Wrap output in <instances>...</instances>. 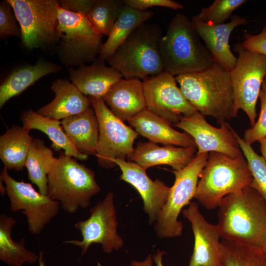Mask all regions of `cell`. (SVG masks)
<instances>
[{"instance_id": "1", "label": "cell", "mask_w": 266, "mask_h": 266, "mask_svg": "<svg viewBox=\"0 0 266 266\" xmlns=\"http://www.w3.org/2000/svg\"><path fill=\"white\" fill-rule=\"evenodd\" d=\"M221 238L261 249L266 242V202L250 186L229 194L218 206Z\"/></svg>"}, {"instance_id": "2", "label": "cell", "mask_w": 266, "mask_h": 266, "mask_svg": "<svg viewBox=\"0 0 266 266\" xmlns=\"http://www.w3.org/2000/svg\"><path fill=\"white\" fill-rule=\"evenodd\" d=\"M175 78L187 100L204 116L220 124L237 116L230 72L219 63Z\"/></svg>"}, {"instance_id": "3", "label": "cell", "mask_w": 266, "mask_h": 266, "mask_svg": "<svg viewBox=\"0 0 266 266\" xmlns=\"http://www.w3.org/2000/svg\"><path fill=\"white\" fill-rule=\"evenodd\" d=\"M160 48L164 71L174 76L203 70L215 62L192 21L183 13L171 18Z\"/></svg>"}, {"instance_id": "4", "label": "cell", "mask_w": 266, "mask_h": 266, "mask_svg": "<svg viewBox=\"0 0 266 266\" xmlns=\"http://www.w3.org/2000/svg\"><path fill=\"white\" fill-rule=\"evenodd\" d=\"M161 28L145 23L137 27L107 60L124 78L144 79L164 71L160 43Z\"/></svg>"}, {"instance_id": "5", "label": "cell", "mask_w": 266, "mask_h": 266, "mask_svg": "<svg viewBox=\"0 0 266 266\" xmlns=\"http://www.w3.org/2000/svg\"><path fill=\"white\" fill-rule=\"evenodd\" d=\"M200 177L194 198L209 210L218 207L225 196L250 186L252 181L243 153L233 158L219 152L209 153Z\"/></svg>"}, {"instance_id": "6", "label": "cell", "mask_w": 266, "mask_h": 266, "mask_svg": "<svg viewBox=\"0 0 266 266\" xmlns=\"http://www.w3.org/2000/svg\"><path fill=\"white\" fill-rule=\"evenodd\" d=\"M100 190L91 168L60 152L48 174L47 195L51 199L58 201L64 211L73 214L79 208H87Z\"/></svg>"}, {"instance_id": "7", "label": "cell", "mask_w": 266, "mask_h": 266, "mask_svg": "<svg viewBox=\"0 0 266 266\" xmlns=\"http://www.w3.org/2000/svg\"><path fill=\"white\" fill-rule=\"evenodd\" d=\"M57 9L60 33L57 52L61 62L69 67L92 63L100 55L103 35L94 29L86 15L67 11L58 3Z\"/></svg>"}, {"instance_id": "8", "label": "cell", "mask_w": 266, "mask_h": 266, "mask_svg": "<svg viewBox=\"0 0 266 266\" xmlns=\"http://www.w3.org/2000/svg\"><path fill=\"white\" fill-rule=\"evenodd\" d=\"M20 27L26 48L57 46L59 39L56 0H8Z\"/></svg>"}, {"instance_id": "9", "label": "cell", "mask_w": 266, "mask_h": 266, "mask_svg": "<svg viewBox=\"0 0 266 266\" xmlns=\"http://www.w3.org/2000/svg\"><path fill=\"white\" fill-rule=\"evenodd\" d=\"M208 153L197 154L193 161L179 170H172L175 181L168 199L154 223V230L161 238L180 236L183 223L178 220L180 213L194 198L198 180L204 167Z\"/></svg>"}, {"instance_id": "10", "label": "cell", "mask_w": 266, "mask_h": 266, "mask_svg": "<svg viewBox=\"0 0 266 266\" xmlns=\"http://www.w3.org/2000/svg\"><path fill=\"white\" fill-rule=\"evenodd\" d=\"M98 119L99 142L96 157L103 168H111L115 159L130 160L139 134L115 116L101 97H88Z\"/></svg>"}, {"instance_id": "11", "label": "cell", "mask_w": 266, "mask_h": 266, "mask_svg": "<svg viewBox=\"0 0 266 266\" xmlns=\"http://www.w3.org/2000/svg\"><path fill=\"white\" fill-rule=\"evenodd\" d=\"M233 50L237 57L230 74L235 110L237 113L240 109L244 111L252 127L255 123L257 102L266 76V56L247 50L242 43L235 44Z\"/></svg>"}, {"instance_id": "12", "label": "cell", "mask_w": 266, "mask_h": 266, "mask_svg": "<svg viewBox=\"0 0 266 266\" xmlns=\"http://www.w3.org/2000/svg\"><path fill=\"white\" fill-rule=\"evenodd\" d=\"M90 212L87 219L79 221L74 225L80 232L81 240H67L64 243L79 247L82 255L94 243L100 244L103 251L107 253L122 248L124 243L117 232L118 222L114 194L108 192L102 200L90 209Z\"/></svg>"}, {"instance_id": "13", "label": "cell", "mask_w": 266, "mask_h": 266, "mask_svg": "<svg viewBox=\"0 0 266 266\" xmlns=\"http://www.w3.org/2000/svg\"><path fill=\"white\" fill-rule=\"evenodd\" d=\"M0 179L5 184L10 210L14 213L22 210L27 218L29 232L33 234H40L58 214L60 203L36 191L31 183L16 180L4 167Z\"/></svg>"}, {"instance_id": "14", "label": "cell", "mask_w": 266, "mask_h": 266, "mask_svg": "<svg viewBox=\"0 0 266 266\" xmlns=\"http://www.w3.org/2000/svg\"><path fill=\"white\" fill-rule=\"evenodd\" d=\"M143 80L147 109L171 126L198 111L185 98L171 74L164 71Z\"/></svg>"}, {"instance_id": "15", "label": "cell", "mask_w": 266, "mask_h": 266, "mask_svg": "<svg viewBox=\"0 0 266 266\" xmlns=\"http://www.w3.org/2000/svg\"><path fill=\"white\" fill-rule=\"evenodd\" d=\"M215 127L208 123L205 116L198 111L183 117L173 126L181 129L194 140L197 154L216 152L235 158L242 154L233 133V129L227 122Z\"/></svg>"}, {"instance_id": "16", "label": "cell", "mask_w": 266, "mask_h": 266, "mask_svg": "<svg viewBox=\"0 0 266 266\" xmlns=\"http://www.w3.org/2000/svg\"><path fill=\"white\" fill-rule=\"evenodd\" d=\"M182 212L191 223L194 236V249L188 266H223L221 237L216 225L206 220L195 202H190Z\"/></svg>"}, {"instance_id": "17", "label": "cell", "mask_w": 266, "mask_h": 266, "mask_svg": "<svg viewBox=\"0 0 266 266\" xmlns=\"http://www.w3.org/2000/svg\"><path fill=\"white\" fill-rule=\"evenodd\" d=\"M113 162L122 171L120 179L131 184L139 194L149 224L155 223L168 199L170 187L158 179H151L146 170L133 162L115 159Z\"/></svg>"}, {"instance_id": "18", "label": "cell", "mask_w": 266, "mask_h": 266, "mask_svg": "<svg viewBox=\"0 0 266 266\" xmlns=\"http://www.w3.org/2000/svg\"><path fill=\"white\" fill-rule=\"evenodd\" d=\"M191 21L215 62L229 72L232 70L235 65L236 57L231 50L230 37L236 27L248 23L246 17L234 15L230 22L222 24L204 22L196 15L192 17Z\"/></svg>"}, {"instance_id": "19", "label": "cell", "mask_w": 266, "mask_h": 266, "mask_svg": "<svg viewBox=\"0 0 266 266\" xmlns=\"http://www.w3.org/2000/svg\"><path fill=\"white\" fill-rule=\"evenodd\" d=\"M111 112L129 121L146 109L143 82L137 78H121L102 97Z\"/></svg>"}, {"instance_id": "20", "label": "cell", "mask_w": 266, "mask_h": 266, "mask_svg": "<svg viewBox=\"0 0 266 266\" xmlns=\"http://www.w3.org/2000/svg\"><path fill=\"white\" fill-rule=\"evenodd\" d=\"M197 147L174 146H160L151 141L139 142L130 160L146 170L159 165H168L173 170H179L194 159Z\"/></svg>"}, {"instance_id": "21", "label": "cell", "mask_w": 266, "mask_h": 266, "mask_svg": "<svg viewBox=\"0 0 266 266\" xmlns=\"http://www.w3.org/2000/svg\"><path fill=\"white\" fill-rule=\"evenodd\" d=\"M104 62L97 59L89 65L69 67L71 82L85 96L102 98L123 78L120 72Z\"/></svg>"}, {"instance_id": "22", "label": "cell", "mask_w": 266, "mask_h": 266, "mask_svg": "<svg viewBox=\"0 0 266 266\" xmlns=\"http://www.w3.org/2000/svg\"><path fill=\"white\" fill-rule=\"evenodd\" d=\"M128 122L139 134L149 141L165 146L197 147L194 140L189 134L174 129L165 120L147 108Z\"/></svg>"}, {"instance_id": "23", "label": "cell", "mask_w": 266, "mask_h": 266, "mask_svg": "<svg viewBox=\"0 0 266 266\" xmlns=\"http://www.w3.org/2000/svg\"><path fill=\"white\" fill-rule=\"evenodd\" d=\"M51 89L55 95L54 99L36 111L43 116L62 120L81 113L91 106L89 98L66 79L56 80Z\"/></svg>"}, {"instance_id": "24", "label": "cell", "mask_w": 266, "mask_h": 266, "mask_svg": "<svg viewBox=\"0 0 266 266\" xmlns=\"http://www.w3.org/2000/svg\"><path fill=\"white\" fill-rule=\"evenodd\" d=\"M66 134L80 153L96 156L99 142V123L91 106L83 112L61 120Z\"/></svg>"}, {"instance_id": "25", "label": "cell", "mask_w": 266, "mask_h": 266, "mask_svg": "<svg viewBox=\"0 0 266 266\" xmlns=\"http://www.w3.org/2000/svg\"><path fill=\"white\" fill-rule=\"evenodd\" d=\"M62 66L44 59L34 65L24 66L13 70L0 86V108L11 98L16 96L47 75L57 73Z\"/></svg>"}, {"instance_id": "26", "label": "cell", "mask_w": 266, "mask_h": 266, "mask_svg": "<svg viewBox=\"0 0 266 266\" xmlns=\"http://www.w3.org/2000/svg\"><path fill=\"white\" fill-rule=\"evenodd\" d=\"M20 119L23 126L28 130H37L47 134L52 142L51 146L55 151L63 150L66 155L81 161L88 159V155L80 153L74 146L60 120L43 116L31 109L23 112Z\"/></svg>"}, {"instance_id": "27", "label": "cell", "mask_w": 266, "mask_h": 266, "mask_svg": "<svg viewBox=\"0 0 266 266\" xmlns=\"http://www.w3.org/2000/svg\"><path fill=\"white\" fill-rule=\"evenodd\" d=\"M153 15L151 11H140L125 4L97 59L106 61L137 27Z\"/></svg>"}, {"instance_id": "28", "label": "cell", "mask_w": 266, "mask_h": 266, "mask_svg": "<svg viewBox=\"0 0 266 266\" xmlns=\"http://www.w3.org/2000/svg\"><path fill=\"white\" fill-rule=\"evenodd\" d=\"M30 130L13 125L0 136V158L7 170L20 171L25 167L33 140Z\"/></svg>"}, {"instance_id": "29", "label": "cell", "mask_w": 266, "mask_h": 266, "mask_svg": "<svg viewBox=\"0 0 266 266\" xmlns=\"http://www.w3.org/2000/svg\"><path fill=\"white\" fill-rule=\"evenodd\" d=\"M16 223L12 216L4 213L0 216V260L8 266L34 264L39 256L25 248V239L15 242L11 238L12 228Z\"/></svg>"}, {"instance_id": "30", "label": "cell", "mask_w": 266, "mask_h": 266, "mask_svg": "<svg viewBox=\"0 0 266 266\" xmlns=\"http://www.w3.org/2000/svg\"><path fill=\"white\" fill-rule=\"evenodd\" d=\"M56 160L52 150L44 144L42 139H33L25 166L28 170L29 179L43 195L48 194V174Z\"/></svg>"}, {"instance_id": "31", "label": "cell", "mask_w": 266, "mask_h": 266, "mask_svg": "<svg viewBox=\"0 0 266 266\" xmlns=\"http://www.w3.org/2000/svg\"><path fill=\"white\" fill-rule=\"evenodd\" d=\"M223 266H266L261 249L221 238Z\"/></svg>"}, {"instance_id": "32", "label": "cell", "mask_w": 266, "mask_h": 266, "mask_svg": "<svg viewBox=\"0 0 266 266\" xmlns=\"http://www.w3.org/2000/svg\"><path fill=\"white\" fill-rule=\"evenodd\" d=\"M124 4L122 0H95L86 16L98 33L108 36Z\"/></svg>"}, {"instance_id": "33", "label": "cell", "mask_w": 266, "mask_h": 266, "mask_svg": "<svg viewBox=\"0 0 266 266\" xmlns=\"http://www.w3.org/2000/svg\"><path fill=\"white\" fill-rule=\"evenodd\" d=\"M233 133L247 160L252 176L250 187L255 190L266 202V161L259 155L251 145L246 142L233 129Z\"/></svg>"}, {"instance_id": "34", "label": "cell", "mask_w": 266, "mask_h": 266, "mask_svg": "<svg viewBox=\"0 0 266 266\" xmlns=\"http://www.w3.org/2000/svg\"><path fill=\"white\" fill-rule=\"evenodd\" d=\"M246 1L245 0H215L209 6L201 8L196 16L205 23L224 24L232 17L236 9Z\"/></svg>"}, {"instance_id": "35", "label": "cell", "mask_w": 266, "mask_h": 266, "mask_svg": "<svg viewBox=\"0 0 266 266\" xmlns=\"http://www.w3.org/2000/svg\"><path fill=\"white\" fill-rule=\"evenodd\" d=\"M13 8L8 0L0 3V38L1 40L10 36L21 37L20 27L17 23Z\"/></svg>"}, {"instance_id": "36", "label": "cell", "mask_w": 266, "mask_h": 266, "mask_svg": "<svg viewBox=\"0 0 266 266\" xmlns=\"http://www.w3.org/2000/svg\"><path fill=\"white\" fill-rule=\"evenodd\" d=\"M259 98L261 111L259 118L253 126L245 131L243 138L250 145L266 137V93L261 90Z\"/></svg>"}, {"instance_id": "37", "label": "cell", "mask_w": 266, "mask_h": 266, "mask_svg": "<svg viewBox=\"0 0 266 266\" xmlns=\"http://www.w3.org/2000/svg\"><path fill=\"white\" fill-rule=\"evenodd\" d=\"M125 4L140 11H147L152 7L159 6L172 9H181L184 6L172 0H124Z\"/></svg>"}, {"instance_id": "38", "label": "cell", "mask_w": 266, "mask_h": 266, "mask_svg": "<svg viewBox=\"0 0 266 266\" xmlns=\"http://www.w3.org/2000/svg\"><path fill=\"white\" fill-rule=\"evenodd\" d=\"M244 40L242 43L247 50L266 56V26L258 34L253 35L245 33Z\"/></svg>"}, {"instance_id": "39", "label": "cell", "mask_w": 266, "mask_h": 266, "mask_svg": "<svg viewBox=\"0 0 266 266\" xmlns=\"http://www.w3.org/2000/svg\"><path fill=\"white\" fill-rule=\"evenodd\" d=\"M58 5L63 9L75 13L87 15L95 0H59Z\"/></svg>"}, {"instance_id": "40", "label": "cell", "mask_w": 266, "mask_h": 266, "mask_svg": "<svg viewBox=\"0 0 266 266\" xmlns=\"http://www.w3.org/2000/svg\"><path fill=\"white\" fill-rule=\"evenodd\" d=\"M152 256L149 254L146 259L141 262L133 260L131 263V266H152Z\"/></svg>"}, {"instance_id": "41", "label": "cell", "mask_w": 266, "mask_h": 266, "mask_svg": "<svg viewBox=\"0 0 266 266\" xmlns=\"http://www.w3.org/2000/svg\"><path fill=\"white\" fill-rule=\"evenodd\" d=\"M166 253L164 251H158L156 254L152 256L153 260L157 266H163L162 264V257Z\"/></svg>"}, {"instance_id": "42", "label": "cell", "mask_w": 266, "mask_h": 266, "mask_svg": "<svg viewBox=\"0 0 266 266\" xmlns=\"http://www.w3.org/2000/svg\"><path fill=\"white\" fill-rule=\"evenodd\" d=\"M260 143V150L263 157L266 161V137L259 141Z\"/></svg>"}, {"instance_id": "43", "label": "cell", "mask_w": 266, "mask_h": 266, "mask_svg": "<svg viewBox=\"0 0 266 266\" xmlns=\"http://www.w3.org/2000/svg\"><path fill=\"white\" fill-rule=\"evenodd\" d=\"M43 251L40 252L39 255V259L38 261L39 263V266H45V262L43 258Z\"/></svg>"}, {"instance_id": "44", "label": "cell", "mask_w": 266, "mask_h": 266, "mask_svg": "<svg viewBox=\"0 0 266 266\" xmlns=\"http://www.w3.org/2000/svg\"><path fill=\"white\" fill-rule=\"evenodd\" d=\"M262 90L266 93V76L265 77L262 84Z\"/></svg>"}, {"instance_id": "45", "label": "cell", "mask_w": 266, "mask_h": 266, "mask_svg": "<svg viewBox=\"0 0 266 266\" xmlns=\"http://www.w3.org/2000/svg\"><path fill=\"white\" fill-rule=\"evenodd\" d=\"M262 252L266 258V242L261 249Z\"/></svg>"}, {"instance_id": "46", "label": "cell", "mask_w": 266, "mask_h": 266, "mask_svg": "<svg viewBox=\"0 0 266 266\" xmlns=\"http://www.w3.org/2000/svg\"></svg>"}]
</instances>
